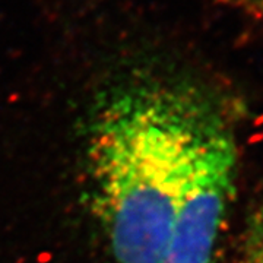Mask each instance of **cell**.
I'll use <instances>...</instances> for the list:
<instances>
[{
	"instance_id": "1",
	"label": "cell",
	"mask_w": 263,
	"mask_h": 263,
	"mask_svg": "<svg viewBox=\"0 0 263 263\" xmlns=\"http://www.w3.org/2000/svg\"><path fill=\"white\" fill-rule=\"evenodd\" d=\"M216 101L193 79L139 75L94 104L86 168L116 263H161L190 145Z\"/></svg>"
},
{
	"instance_id": "2",
	"label": "cell",
	"mask_w": 263,
	"mask_h": 263,
	"mask_svg": "<svg viewBox=\"0 0 263 263\" xmlns=\"http://www.w3.org/2000/svg\"><path fill=\"white\" fill-rule=\"evenodd\" d=\"M237 162L234 130L218 100L190 145L161 263H212L234 196Z\"/></svg>"
},
{
	"instance_id": "3",
	"label": "cell",
	"mask_w": 263,
	"mask_h": 263,
	"mask_svg": "<svg viewBox=\"0 0 263 263\" xmlns=\"http://www.w3.org/2000/svg\"><path fill=\"white\" fill-rule=\"evenodd\" d=\"M234 263H263V200L246 219Z\"/></svg>"
}]
</instances>
